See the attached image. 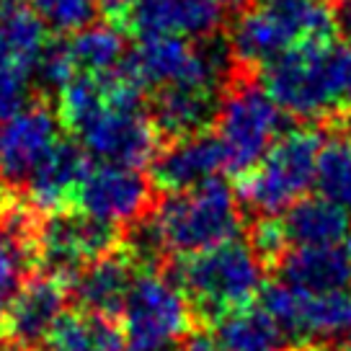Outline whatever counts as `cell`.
I'll use <instances>...</instances> for the list:
<instances>
[{"label":"cell","instance_id":"obj_1","mask_svg":"<svg viewBox=\"0 0 351 351\" xmlns=\"http://www.w3.org/2000/svg\"><path fill=\"white\" fill-rule=\"evenodd\" d=\"M263 88L300 121L351 127V44L326 39L297 47L263 67Z\"/></svg>","mask_w":351,"mask_h":351},{"label":"cell","instance_id":"obj_2","mask_svg":"<svg viewBox=\"0 0 351 351\" xmlns=\"http://www.w3.org/2000/svg\"><path fill=\"white\" fill-rule=\"evenodd\" d=\"M163 269L186 297L199 328H209L232 310L253 305L269 274V266L245 235L207 251L171 256Z\"/></svg>","mask_w":351,"mask_h":351},{"label":"cell","instance_id":"obj_3","mask_svg":"<svg viewBox=\"0 0 351 351\" xmlns=\"http://www.w3.org/2000/svg\"><path fill=\"white\" fill-rule=\"evenodd\" d=\"M333 0H253L230 29L232 65L258 73L297 47L333 39Z\"/></svg>","mask_w":351,"mask_h":351},{"label":"cell","instance_id":"obj_4","mask_svg":"<svg viewBox=\"0 0 351 351\" xmlns=\"http://www.w3.org/2000/svg\"><path fill=\"white\" fill-rule=\"evenodd\" d=\"M155 219L171 256H189L245 235V209L238 191L225 181L163 194L155 204Z\"/></svg>","mask_w":351,"mask_h":351},{"label":"cell","instance_id":"obj_5","mask_svg":"<svg viewBox=\"0 0 351 351\" xmlns=\"http://www.w3.org/2000/svg\"><path fill=\"white\" fill-rule=\"evenodd\" d=\"M215 134L225 147L228 171L238 178L256 168L285 134L282 109L263 83H258V73L241 65L230 67L219 99Z\"/></svg>","mask_w":351,"mask_h":351},{"label":"cell","instance_id":"obj_6","mask_svg":"<svg viewBox=\"0 0 351 351\" xmlns=\"http://www.w3.org/2000/svg\"><path fill=\"white\" fill-rule=\"evenodd\" d=\"M326 134L318 127L285 132L258 165L238 178V199L253 217H276L315 184L318 155Z\"/></svg>","mask_w":351,"mask_h":351},{"label":"cell","instance_id":"obj_7","mask_svg":"<svg viewBox=\"0 0 351 351\" xmlns=\"http://www.w3.org/2000/svg\"><path fill=\"white\" fill-rule=\"evenodd\" d=\"M119 320L130 351H171L199 330L186 297L165 269L134 276Z\"/></svg>","mask_w":351,"mask_h":351},{"label":"cell","instance_id":"obj_8","mask_svg":"<svg viewBox=\"0 0 351 351\" xmlns=\"http://www.w3.org/2000/svg\"><path fill=\"white\" fill-rule=\"evenodd\" d=\"M261 305L279 326L287 346L336 351L351 330V289L305 292L274 279L263 285Z\"/></svg>","mask_w":351,"mask_h":351},{"label":"cell","instance_id":"obj_9","mask_svg":"<svg viewBox=\"0 0 351 351\" xmlns=\"http://www.w3.org/2000/svg\"><path fill=\"white\" fill-rule=\"evenodd\" d=\"M121 245V230L80 209H62L39 215L34 228V261L39 274L70 282L86 269Z\"/></svg>","mask_w":351,"mask_h":351},{"label":"cell","instance_id":"obj_10","mask_svg":"<svg viewBox=\"0 0 351 351\" xmlns=\"http://www.w3.org/2000/svg\"><path fill=\"white\" fill-rule=\"evenodd\" d=\"M49 26L23 0L0 3V121L32 106Z\"/></svg>","mask_w":351,"mask_h":351},{"label":"cell","instance_id":"obj_11","mask_svg":"<svg viewBox=\"0 0 351 351\" xmlns=\"http://www.w3.org/2000/svg\"><path fill=\"white\" fill-rule=\"evenodd\" d=\"M124 67L143 90H158L168 86H212L225 88L230 70L225 73L222 52H215L197 39L153 34L140 36Z\"/></svg>","mask_w":351,"mask_h":351},{"label":"cell","instance_id":"obj_12","mask_svg":"<svg viewBox=\"0 0 351 351\" xmlns=\"http://www.w3.org/2000/svg\"><path fill=\"white\" fill-rule=\"evenodd\" d=\"M158 189L140 168L99 163L88 168L75 199V209L124 230L158 204Z\"/></svg>","mask_w":351,"mask_h":351},{"label":"cell","instance_id":"obj_13","mask_svg":"<svg viewBox=\"0 0 351 351\" xmlns=\"http://www.w3.org/2000/svg\"><path fill=\"white\" fill-rule=\"evenodd\" d=\"M67 307L70 295L65 282L49 274L29 276L0 315V349L44 351V343Z\"/></svg>","mask_w":351,"mask_h":351},{"label":"cell","instance_id":"obj_14","mask_svg":"<svg viewBox=\"0 0 351 351\" xmlns=\"http://www.w3.org/2000/svg\"><path fill=\"white\" fill-rule=\"evenodd\" d=\"M62 121L44 99L0 121V178L11 189H23L62 137Z\"/></svg>","mask_w":351,"mask_h":351},{"label":"cell","instance_id":"obj_15","mask_svg":"<svg viewBox=\"0 0 351 351\" xmlns=\"http://www.w3.org/2000/svg\"><path fill=\"white\" fill-rule=\"evenodd\" d=\"M228 171L225 147L215 132H197L165 140L150 163V181L158 194H178L207 184Z\"/></svg>","mask_w":351,"mask_h":351},{"label":"cell","instance_id":"obj_16","mask_svg":"<svg viewBox=\"0 0 351 351\" xmlns=\"http://www.w3.org/2000/svg\"><path fill=\"white\" fill-rule=\"evenodd\" d=\"M219 0H137L117 23L137 36L171 34L186 39H209L222 29Z\"/></svg>","mask_w":351,"mask_h":351},{"label":"cell","instance_id":"obj_17","mask_svg":"<svg viewBox=\"0 0 351 351\" xmlns=\"http://www.w3.org/2000/svg\"><path fill=\"white\" fill-rule=\"evenodd\" d=\"M88 168L90 155L80 147V143L60 140L32 173V178L23 184L21 199L39 215L75 209L77 191Z\"/></svg>","mask_w":351,"mask_h":351},{"label":"cell","instance_id":"obj_18","mask_svg":"<svg viewBox=\"0 0 351 351\" xmlns=\"http://www.w3.org/2000/svg\"><path fill=\"white\" fill-rule=\"evenodd\" d=\"M137 274H140V269L119 245L114 253L88 263L70 282H65L70 307L90 313V315L119 320Z\"/></svg>","mask_w":351,"mask_h":351},{"label":"cell","instance_id":"obj_19","mask_svg":"<svg viewBox=\"0 0 351 351\" xmlns=\"http://www.w3.org/2000/svg\"><path fill=\"white\" fill-rule=\"evenodd\" d=\"M276 282L305 292L351 289V238L333 245L287 248L271 266Z\"/></svg>","mask_w":351,"mask_h":351},{"label":"cell","instance_id":"obj_20","mask_svg":"<svg viewBox=\"0 0 351 351\" xmlns=\"http://www.w3.org/2000/svg\"><path fill=\"white\" fill-rule=\"evenodd\" d=\"M222 90L225 88L212 86H168L153 90V101L147 109L163 143L207 132L209 124L217 119Z\"/></svg>","mask_w":351,"mask_h":351},{"label":"cell","instance_id":"obj_21","mask_svg":"<svg viewBox=\"0 0 351 351\" xmlns=\"http://www.w3.org/2000/svg\"><path fill=\"white\" fill-rule=\"evenodd\" d=\"M276 228L285 248L333 245L351 238V215L346 207L326 197H302L276 215Z\"/></svg>","mask_w":351,"mask_h":351},{"label":"cell","instance_id":"obj_22","mask_svg":"<svg viewBox=\"0 0 351 351\" xmlns=\"http://www.w3.org/2000/svg\"><path fill=\"white\" fill-rule=\"evenodd\" d=\"M209 336L222 351H282L285 336L263 307H241L217 318L209 326Z\"/></svg>","mask_w":351,"mask_h":351},{"label":"cell","instance_id":"obj_23","mask_svg":"<svg viewBox=\"0 0 351 351\" xmlns=\"http://www.w3.org/2000/svg\"><path fill=\"white\" fill-rule=\"evenodd\" d=\"M44 351H130L117 320L70 310L57 320Z\"/></svg>","mask_w":351,"mask_h":351},{"label":"cell","instance_id":"obj_24","mask_svg":"<svg viewBox=\"0 0 351 351\" xmlns=\"http://www.w3.org/2000/svg\"><path fill=\"white\" fill-rule=\"evenodd\" d=\"M67 52L75 73L111 75L124 65V32L117 23H90L67 39Z\"/></svg>","mask_w":351,"mask_h":351},{"label":"cell","instance_id":"obj_25","mask_svg":"<svg viewBox=\"0 0 351 351\" xmlns=\"http://www.w3.org/2000/svg\"><path fill=\"white\" fill-rule=\"evenodd\" d=\"M315 184L320 197L351 209V127L330 130L318 155Z\"/></svg>","mask_w":351,"mask_h":351},{"label":"cell","instance_id":"obj_26","mask_svg":"<svg viewBox=\"0 0 351 351\" xmlns=\"http://www.w3.org/2000/svg\"><path fill=\"white\" fill-rule=\"evenodd\" d=\"M32 8L55 32L75 34L93 23L99 11L96 0H32Z\"/></svg>","mask_w":351,"mask_h":351},{"label":"cell","instance_id":"obj_27","mask_svg":"<svg viewBox=\"0 0 351 351\" xmlns=\"http://www.w3.org/2000/svg\"><path fill=\"white\" fill-rule=\"evenodd\" d=\"M171 351H222V349L212 341L207 328H199V330H194L181 346H176V349H171Z\"/></svg>","mask_w":351,"mask_h":351},{"label":"cell","instance_id":"obj_28","mask_svg":"<svg viewBox=\"0 0 351 351\" xmlns=\"http://www.w3.org/2000/svg\"><path fill=\"white\" fill-rule=\"evenodd\" d=\"M333 16H336V29L346 36L351 44V0H333Z\"/></svg>","mask_w":351,"mask_h":351},{"label":"cell","instance_id":"obj_29","mask_svg":"<svg viewBox=\"0 0 351 351\" xmlns=\"http://www.w3.org/2000/svg\"><path fill=\"white\" fill-rule=\"evenodd\" d=\"M134 3H137V0H99V5H104V11L109 16L106 21H111V23H119L121 16L130 11Z\"/></svg>","mask_w":351,"mask_h":351},{"label":"cell","instance_id":"obj_30","mask_svg":"<svg viewBox=\"0 0 351 351\" xmlns=\"http://www.w3.org/2000/svg\"><path fill=\"white\" fill-rule=\"evenodd\" d=\"M16 197H19V194H16L11 186H5V184H3V178H0V215H3L5 209L11 207V202Z\"/></svg>","mask_w":351,"mask_h":351},{"label":"cell","instance_id":"obj_31","mask_svg":"<svg viewBox=\"0 0 351 351\" xmlns=\"http://www.w3.org/2000/svg\"><path fill=\"white\" fill-rule=\"evenodd\" d=\"M253 0H219L222 8H232V11H243L245 5H251Z\"/></svg>","mask_w":351,"mask_h":351},{"label":"cell","instance_id":"obj_32","mask_svg":"<svg viewBox=\"0 0 351 351\" xmlns=\"http://www.w3.org/2000/svg\"><path fill=\"white\" fill-rule=\"evenodd\" d=\"M336 351H351V330H349V336L339 343V349H336Z\"/></svg>","mask_w":351,"mask_h":351},{"label":"cell","instance_id":"obj_33","mask_svg":"<svg viewBox=\"0 0 351 351\" xmlns=\"http://www.w3.org/2000/svg\"><path fill=\"white\" fill-rule=\"evenodd\" d=\"M282 351H323V349H313V346H285Z\"/></svg>","mask_w":351,"mask_h":351},{"label":"cell","instance_id":"obj_34","mask_svg":"<svg viewBox=\"0 0 351 351\" xmlns=\"http://www.w3.org/2000/svg\"><path fill=\"white\" fill-rule=\"evenodd\" d=\"M0 3H11V0H0Z\"/></svg>","mask_w":351,"mask_h":351},{"label":"cell","instance_id":"obj_35","mask_svg":"<svg viewBox=\"0 0 351 351\" xmlns=\"http://www.w3.org/2000/svg\"><path fill=\"white\" fill-rule=\"evenodd\" d=\"M0 351H3V349H0Z\"/></svg>","mask_w":351,"mask_h":351}]
</instances>
